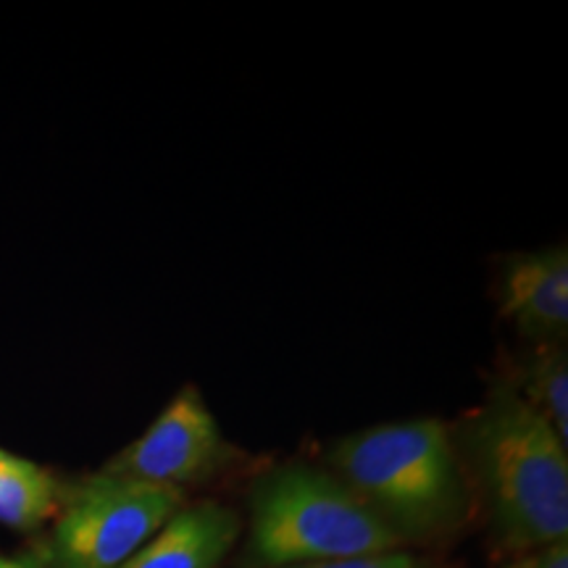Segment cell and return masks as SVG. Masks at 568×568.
Wrapping results in <instances>:
<instances>
[{
    "label": "cell",
    "mask_w": 568,
    "mask_h": 568,
    "mask_svg": "<svg viewBox=\"0 0 568 568\" xmlns=\"http://www.w3.org/2000/svg\"><path fill=\"white\" fill-rule=\"evenodd\" d=\"M497 301L503 316L537 347L566 345L568 247L516 253L503 264Z\"/></svg>",
    "instance_id": "6"
},
{
    "label": "cell",
    "mask_w": 568,
    "mask_h": 568,
    "mask_svg": "<svg viewBox=\"0 0 568 568\" xmlns=\"http://www.w3.org/2000/svg\"><path fill=\"white\" fill-rule=\"evenodd\" d=\"M234 458L237 450L226 443L205 397L195 387H184L103 471L184 493V487L216 477Z\"/></svg>",
    "instance_id": "5"
},
{
    "label": "cell",
    "mask_w": 568,
    "mask_h": 568,
    "mask_svg": "<svg viewBox=\"0 0 568 568\" xmlns=\"http://www.w3.org/2000/svg\"><path fill=\"white\" fill-rule=\"evenodd\" d=\"M506 568H531V564H529V558H521V560H516V564H510Z\"/></svg>",
    "instance_id": "13"
},
{
    "label": "cell",
    "mask_w": 568,
    "mask_h": 568,
    "mask_svg": "<svg viewBox=\"0 0 568 568\" xmlns=\"http://www.w3.org/2000/svg\"><path fill=\"white\" fill-rule=\"evenodd\" d=\"M329 464L400 542H432L466 524L471 493L464 458L439 418H408L339 437L329 447Z\"/></svg>",
    "instance_id": "2"
},
{
    "label": "cell",
    "mask_w": 568,
    "mask_h": 568,
    "mask_svg": "<svg viewBox=\"0 0 568 568\" xmlns=\"http://www.w3.org/2000/svg\"><path fill=\"white\" fill-rule=\"evenodd\" d=\"M529 564L531 568H568V542L560 539V542H552L548 548L537 550L529 558Z\"/></svg>",
    "instance_id": "11"
},
{
    "label": "cell",
    "mask_w": 568,
    "mask_h": 568,
    "mask_svg": "<svg viewBox=\"0 0 568 568\" xmlns=\"http://www.w3.org/2000/svg\"><path fill=\"white\" fill-rule=\"evenodd\" d=\"M184 506V493L95 474L63 493L48 539V568H124Z\"/></svg>",
    "instance_id": "4"
},
{
    "label": "cell",
    "mask_w": 568,
    "mask_h": 568,
    "mask_svg": "<svg viewBox=\"0 0 568 568\" xmlns=\"http://www.w3.org/2000/svg\"><path fill=\"white\" fill-rule=\"evenodd\" d=\"M531 410L548 422L568 445V353L566 345H545L527 355L514 385Z\"/></svg>",
    "instance_id": "9"
},
{
    "label": "cell",
    "mask_w": 568,
    "mask_h": 568,
    "mask_svg": "<svg viewBox=\"0 0 568 568\" xmlns=\"http://www.w3.org/2000/svg\"><path fill=\"white\" fill-rule=\"evenodd\" d=\"M0 568H45L38 556H0Z\"/></svg>",
    "instance_id": "12"
},
{
    "label": "cell",
    "mask_w": 568,
    "mask_h": 568,
    "mask_svg": "<svg viewBox=\"0 0 568 568\" xmlns=\"http://www.w3.org/2000/svg\"><path fill=\"white\" fill-rule=\"evenodd\" d=\"M247 506L243 568H297L403 548L335 471L311 464L266 471Z\"/></svg>",
    "instance_id": "3"
},
{
    "label": "cell",
    "mask_w": 568,
    "mask_h": 568,
    "mask_svg": "<svg viewBox=\"0 0 568 568\" xmlns=\"http://www.w3.org/2000/svg\"><path fill=\"white\" fill-rule=\"evenodd\" d=\"M297 568H429L414 552L397 548L385 552H368V556H355L343 560H326V564L297 566Z\"/></svg>",
    "instance_id": "10"
},
{
    "label": "cell",
    "mask_w": 568,
    "mask_h": 568,
    "mask_svg": "<svg viewBox=\"0 0 568 568\" xmlns=\"http://www.w3.org/2000/svg\"><path fill=\"white\" fill-rule=\"evenodd\" d=\"M240 531V516L222 503L182 506L124 568H219Z\"/></svg>",
    "instance_id": "7"
},
{
    "label": "cell",
    "mask_w": 568,
    "mask_h": 568,
    "mask_svg": "<svg viewBox=\"0 0 568 568\" xmlns=\"http://www.w3.org/2000/svg\"><path fill=\"white\" fill-rule=\"evenodd\" d=\"M453 437L506 548L537 552L568 537V445L514 385L489 389Z\"/></svg>",
    "instance_id": "1"
},
{
    "label": "cell",
    "mask_w": 568,
    "mask_h": 568,
    "mask_svg": "<svg viewBox=\"0 0 568 568\" xmlns=\"http://www.w3.org/2000/svg\"><path fill=\"white\" fill-rule=\"evenodd\" d=\"M63 493L48 468L0 447V524L32 531L59 514Z\"/></svg>",
    "instance_id": "8"
}]
</instances>
